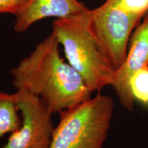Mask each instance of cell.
<instances>
[{
  "mask_svg": "<svg viewBox=\"0 0 148 148\" xmlns=\"http://www.w3.org/2000/svg\"><path fill=\"white\" fill-rule=\"evenodd\" d=\"M141 19L123 10L115 0H106L92 10V32L101 51L114 70L125 60L132 33Z\"/></svg>",
  "mask_w": 148,
  "mask_h": 148,
  "instance_id": "4",
  "label": "cell"
},
{
  "mask_svg": "<svg viewBox=\"0 0 148 148\" xmlns=\"http://www.w3.org/2000/svg\"><path fill=\"white\" fill-rule=\"evenodd\" d=\"M16 93L0 90V138L18 128L21 122Z\"/></svg>",
  "mask_w": 148,
  "mask_h": 148,
  "instance_id": "8",
  "label": "cell"
},
{
  "mask_svg": "<svg viewBox=\"0 0 148 148\" xmlns=\"http://www.w3.org/2000/svg\"><path fill=\"white\" fill-rule=\"evenodd\" d=\"M130 88L135 100L148 106V65L133 75L130 80Z\"/></svg>",
  "mask_w": 148,
  "mask_h": 148,
  "instance_id": "9",
  "label": "cell"
},
{
  "mask_svg": "<svg viewBox=\"0 0 148 148\" xmlns=\"http://www.w3.org/2000/svg\"><path fill=\"white\" fill-rule=\"evenodd\" d=\"M15 93L21 122L3 148H49L55 127L53 114L39 97L25 90Z\"/></svg>",
  "mask_w": 148,
  "mask_h": 148,
  "instance_id": "5",
  "label": "cell"
},
{
  "mask_svg": "<svg viewBox=\"0 0 148 148\" xmlns=\"http://www.w3.org/2000/svg\"><path fill=\"white\" fill-rule=\"evenodd\" d=\"M92 10L56 18L52 32L63 48L68 63L76 70L92 93L112 85L114 70L98 45L90 25Z\"/></svg>",
  "mask_w": 148,
  "mask_h": 148,
  "instance_id": "2",
  "label": "cell"
},
{
  "mask_svg": "<svg viewBox=\"0 0 148 148\" xmlns=\"http://www.w3.org/2000/svg\"><path fill=\"white\" fill-rule=\"evenodd\" d=\"M125 60L115 70L111 86L121 106L127 111L134 110L135 99L130 80L136 72L148 65V13L143 18L131 36Z\"/></svg>",
  "mask_w": 148,
  "mask_h": 148,
  "instance_id": "6",
  "label": "cell"
},
{
  "mask_svg": "<svg viewBox=\"0 0 148 148\" xmlns=\"http://www.w3.org/2000/svg\"><path fill=\"white\" fill-rule=\"evenodd\" d=\"M27 1L28 0H0V14L9 13L15 15Z\"/></svg>",
  "mask_w": 148,
  "mask_h": 148,
  "instance_id": "11",
  "label": "cell"
},
{
  "mask_svg": "<svg viewBox=\"0 0 148 148\" xmlns=\"http://www.w3.org/2000/svg\"><path fill=\"white\" fill-rule=\"evenodd\" d=\"M114 109L112 98L99 92L62 111L49 148H103Z\"/></svg>",
  "mask_w": 148,
  "mask_h": 148,
  "instance_id": "3",
  "label": "cell"
},
{
  "mask_svg": "<svg viewBox=\"0 0 148 148\" xmlns=\"http://www.w3.org/2000/svg\"><path fill=\"white\" fill-rule=\"evenodd\" d=\"M119 7L143 18L148 13V0H115Z\"/></svg>",
  "mask_w": 148,
  "mask_h": 148,
  "instance_id": "10",
  "label": "cell"
},
{
  "mask_svg": "<svg viewBox=\"0 0 148 148\" xmlns=\"http://www.w3.org/2000/svg\"><path fill=\"white\" fill-rule=\"evenodd\" d=\"M60 46L51 33L10 71L16 90L39 97L52 114L86 100L92 93L76 70L62 58Z\"/></svg>",
  "mask_w": 148,
  "mask_h": 148,
  "instance_id": "1",
  "label": "cell"
},
{
  "mask_svg": "<svg viewBox=\"0 0 148 148\" xmlns=\"http://www.w3.org/2000/svg\"><path fill=\"white\" fill-rule=\"evenodd\" d=\"M88 9L77 0H28L14 15V29L16 32L22 33L40 20L51 17H69Z\"/></svg>",
  "mask_w": 148,
  "mask_h": 148,
  "instance_id": "7",
  "label": "cell"
}]
</instances>
